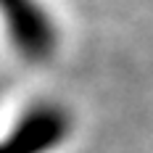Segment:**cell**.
I'll use <instances>...</instances> for the list:
<instances>
[{
	"mask_svg": "<svg viewBox=\"0 0 153 153\" xmlns=\"http://www.w3.org/2000/svg\"><path fill=\"white\" fill-rule=\"evenodd\" d=\"M0 19L8 37L27 61H48L58 48L53 19L37 0H0Z\"/></svg>",
	"mask_w": 153,
	"mask_h": 153,
	"instance_id": "6da1fadb",
	"label": "cell"
},
{
	"mask_svg": "<svg viewBox=\"0 0 153 153\" xmlns=\"http://www.w3.org/2000/svg\"><path fill=\"white\" fill-rule=\"evenodd\" d=\"M71 129V119L56 103L29 108L19 124L0 140V153H50Z\"/></svg>",
	"mask_w": 153,
	"mask_h": 153,
	"instance_id": "7a4b0ae2",
	"label": "cell"
}]
</instances>
